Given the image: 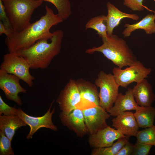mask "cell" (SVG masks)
<instances>
[{"label":"cell","mask_w":155,"mask_h":155,"mask_svg":"<svg viewBox=\"0 0 155 155\" xmlns=\"http://www.w3.org/2000/svg\"><path fill=\"white\" fill-rule=\"evenodd\" d=\"M45 9V14L38 20L30 23L21 31L13 32L6 37L5 43L9 52H16L31 46L40 39L53 36L51 28L63 21L46 5Z\"/></svg>","instance_id":"6da1fadb"},{"label":"cell","mask_w":155,"mask_h":155,"mask_svg":"<svg viewBox=\"0 0 155 155\" xmlns=\"http://www.w3.org/2000/svg\"><path fill=\"white\" fill-rule=\"evenodd\" d=\"M64 33L58 29L51 37L40 39L31 46L16 53L25 58L32 69L47 68L60 53Z\"/></svg>","instance_id":"7a4b0ae2"},{"label":"cell","mask_w":155,"mask_h":155,"mask_svg":"<svg viewBox=\"0 0 155 155\" xmlns=\"http://www.w3.org/2000/svg\"><path fill=\"white\" fill-rule=\"evenodd\" d=\"M101 38L102 44L101 45L88 49L85 52L90 54L100 52L121 68L129 66L137 61L133 52L123 39L113 34Z\"/></svg>","instance_id":"3957f363"},{"label":"cell","mask_w":155,"mask_h":155,"mask_svg":"<svg viewBox=\"0 0 155 155\" xmlns=\"http://www.w3.org/2000/svg\"><path fill=\"white\" fill-rule=\"evenodd\" d=\"M14 32H18L30 24L32 14L43 1L35 0H2Z\"/></svg>","instance_id":"277c9868"},{"label":"cell","mask_w":155,"mask_h":155,"mask_svg":"<svg viewBox=\"0 0 155 155\" xmlns=\"http://www.w3.org/2000/svg\"><path fill=\"white\" fill-rule=\"evenodd\" d=\"M30 65L26 60L16 52L5 54L0 66V69L16 75L25 82L30 87L34 85L35 77L29 71Z\"/></svg>","instance_id":"5b68a950"},{"label":"cell","mask_w":155,"mask_h":155,"mask_svg":"<svg viewBox=\"0 0 155 155\" xmlns=\"http://www.w3.org/2000/svg\"><path fill=\"white\" fill-rule=\"evenodd\" d=\"M95 84L99 88L100 106L107 112L113 106L119 94V86L113 74L103 71L98 73Z\"/></svg>","instance_id":"8992f818"},{"label":"cell","mask_w":155,"mask_h":155,"mask_svg":"<svg viewBox=\"0 0 155 155\" xmlns=\"http://www.w3.org/2000/svg\"><path fill=\"white\" fill-rule=\"evenodd\" d=\"M151 71V68L146 67L141 62L137 60L124 69L114 67L112 74L119 86L127 88L133 82L137 83L146 79Z\"/></svg>","instance_id":"52a82bcc"},{"label":"cell","mask_w":155,"mask_h":155,"mask_svg":"<svg viewBox=\"0 0 155 155\" xmlns=\"http://www.w3.org/2000/svg\"><path fill=\"white\" fill-rule=\"evenodd\" d=\"M54 102V100H53L45 114L39 117L30 116L26 114L20 108L17 109L16 115L30 127V131L26 136L27 139L32 138L33 135L42 127L49 128L54 131H57L58 128L53 123L52 120V116L55 111V108L51 112V108Z\"/></svg>","instance_id":"ba28073f"},{"label":"cell","mask_w":155,"mask_h":155,"mask_svg":"<svg viewBox=\"0 0 155 155\" xmlns=\"http://www.w3.org/2000/svg\"><path fill=\"white\" fill-rule=\"evenodd\" d=\"M82 111L87 133L90 135L108 126L106 120L110 118V115L100 106H94Z\"/></svg>","instance_id":"9c48e42d"},{"label":"cell","mask_w":155,"mask_h":155,"mask_svg":"<svg viewBox=\"0 0 155 155\" xmlns=\"http://www.w3.org/2000/svg\"><path fill=\"white\" fill-rule=\"evenodd\" d=\"M20 80L16 75L0 69V88L4 93L7 99L21 106L22 101L18 94L20 93H25L27 90L21 85Z\"/></svg>","instance_id":"30bf717a"},{"label":"cell","mask_w":155,"mask_h":155,"mask_svg":"<svg viewBox=\"0 0 155 155\" xmlns=\"http://www.w3.org/2000/svg\"><path fill=\"white\" fill-rule=\"evenodd\" d=\"M81 101L76 81L71 79L61 91L56 102L61 111L69 112L76 108Z\"/></svg>","instance_id":"8fae6325"},{"label":"cell","mask_w":155,"mask_h":155,"mask_svg":"<svg viewBox=\"0 0 155 155\" xmlns=\"http://www.w3.org/2000/svg\"><path fill=\"white\" fill-rule=\"evenodd\" d=\"M59 117L63 124L78 137H82L87 133L82 110L76 108L69 112L61 111Z\"/></svg>","instance_id":"7c38bea8"},{"label":"cell","mask_w":155,"mask_h":155,"mask_svg":"<svg viewBox=\"0 0 155 155\" xmlns=\"http://www.w3.org/2000/svg\"><path fill=\"white\" fill-rule=\"evenodd\" d=\"M125 136L118 130L108 126L90 135L88 142L90 146L93 148L107 147L112 146L116 140Z\"/></svg>","instance_id":"4fadbf2b"},{"label":"cell","mask_w":155,"mask_h":155,"mask_svg":"<svg viewBox=\"0 0 155 155\" xmlns=\"http://www.w3.org/2000/svg\"><path fill=\"white\" fill-rule=\"evenodd\" d=\"M112 126L125 135L129 137L135 136L139 127L132 112H122L112 120Z\"/></svg>","instance_id":"5bb4252c"},{"label":"cell","mask_w":155,"mask_h":155,"mask_svg":"<svg viewBox=\"0 0 155 155\" xmlns=\"http://www.w3.org/2000/svg\"><path fill=\"white\" fill-rule=\"evenodd\" d=\"M140 106L136 102L131 88H129L125 94L119 93L114 104L108 111L110 116L116 117L121 113L135 111Z\"/></svg>","instance_id":"9a60e30c"},{"label":"cell","mask_w":155,"mask_h":155,"mask_svg":"<svg viewBox=\"0 0 155 155\" xmlns=\"http://www.w3.org/2000/svg\"><path fill=\"white\" fill-rule=\"evenodd\" d=\"M132 89L135 101L140 106H151L155 100L152 86L146 79L137 83Z\"/></svg>","instance_id":"2e32d148"},{"label":"cell","mask_w":155,"mask_h":155,"mask_svg":"<svg viewBox=\"0 0 155 155\" xmlns=\"http://www.w3.org/2000/svg\"><path fill=\"white\" fill-rule=\"evenodd\" d=\"M106 5L108 12L106 20L108 35L113 34L114 29L119 26L122 19L127 18L137 21L139 19L137 14L123 12L110 2H108Z\"/></svg>","instance_id":"e0dca14e"},{"label":"cell","mask_w":155,"mask_h":155,"mask_svg":"<svg viewBox=\"0 0 155 155\" xmlns=\"http://www.w3.org/2000/svg\"><path fill=\"white\" fill-rule=\"evenodd\" d=\"M155 13L149 14L140 21L135 23L130 24L126 23L125 27L122 33L124 37L130 36L132 32L138 29L144 30L147 34L155 33Z\"/></svg>","instance_id":"ac0fdd59"},{"label":"cell","mask_w":155,"mask_h":155,"mask_svg":"<svg viewBox=\"0 0 155 155\" xmlns=\"http://www.w3.org/2000/svg\"><path fill=\"white\" fill-rule=\"evenodd\" d=\"M76 81L81 100H85L94 106H100L99 92L96 86L82 79Z\"/></svg>","instance_id":"d6986e66"},{"label":"cell","mask_w":155,"mask_h":155,"mask_svg":"<svg viewBox=\"0 0 155 155\" xmlns=\"http://www.w3.org/2000/svg\"><path fill=\"white\" fill-rule=\"evenodd\" d=\"M27 125L18 116L0 115V130L11 141L16 131Z\"/></svg>","instance_id":"ffe728a7"},{"label":"cell","mask_w":155,"mask_h":155,"mask_svg":"<svg viewBox=\"0 0 155 155\" xmlns=\"http://www.w3.org/2000/svg\"><path fill=\"white\" fill-rule=\"evenodd\" d=\"M139 127L146 128L153 126L155 119V108L140 106L133 113Z\"/></svg>","instance_id":"44dd1931"},{"label":"cell","mask_w":155,"mask_h":155,"mask_svg":"<svg viewBox=\"0 0 155 155\" xmlns=\"http://www.w3.org/2000/svg\"><path fill=\"white\" fill-rule=\"evenodd\" d=\"M85 28L86 30L91 28L95 30L101 38L107 37L106 16L101 15L91 18L86 23Z\"/></svg>","instance_id":"7402d4cb"},{"label":"cell","mask_w":155,"mask_h":155,"mask_svg":"<svg viewBox=\"0 0 155 155\" xmlns=\"http://www.w3.org/2000/svg\"><path fill=\"white\" fill-rule=\"evenodd\" d=\"M129 141V137L125 136L118 139L116 142L110 146L93 148L91 155H117L122 147Z\"/></svg>","instance_id":"603a6c76"},{"label":"cell","mask_w":155,"mask_h":155,"mask_svg":"<svg viewBox=\"0 0 155 155\" xmlns=\"http://www.w3.org/2000/svg\"><path fill=\"white\" fill-rule=\"evenodd\" d=\"M46 1L53 4L57 11V14L63 20L67 19L71 13V4L69 0H35Z\"/></svg>","instance_id":"cb8c5ba5"},{"label":"cell","mask_w":155,"mask_h":155,"mask_svg":"<svg viewBox=\"0 0 155 155\" xmlns=\"http://www.w3.org/2000/svg\"><path fill=\"white\" fill-rule=\"evenodd\" d=\"M135 137L139 142L155 146V126L138 131Z\"/></svg>","instance_id":"d4e9b609"},{"label":"cell","mask_w":155,"mask_h":155,"mask_svg":"<svg viewBox=\"0 0 155 155\" xmlns=\"http://www.w3.org/2000/svg\"><path fill=\"white\" fill-rule=\"evenodd\" d=\"M0 155H14L11 146V141L2 131L0 130Z\"/></svg>","instance_id":"484cf974"},{"label":"cell","mask_w":155,"mask_h":155,"mask_svg":"<svg viewBox=\"0 0 155 155\" xmlns=\"http://www.w3.org/2000/svg\"><path fill=\"white\" fill-rule=\"evenodd\" d=\"M152 146L139 142L137 141L133 145L132 155H147Z\"/></svg>","instance_id":"4316f807"},{"label":"cell","mask_w":155,"mask_h":155,"mask_svg":"<svg viewBox=\"0 0 155 155\" xmlns=\"http://www.w3.org/2000/svg\"><path fill=\"white\" fill-rule=\"evenodd\" d=\"M123 5L133 11H140L144 8L152 11L143 4V0H123Z\"/></svg>","instance_id":"83f0119b"},{"label":"cell","mask_w":155,"mask_h":155,"mask_svg":"<svg viewBox=\"0 0 155 155\" xmlns=\"http://www.w3.org/2000/svg\"><path fill=\"white\" fill-rule=\"evenodd\" d=\"M0 20L5 27L11 33L14 32L13 30L5 10L2 0H0Z\"/></svg>","instance_id":"f1b7e54d"},{"label":"cell","mask_w":155,"mask_h":155,"mask_svg":"<svg viewBox=\"0 0 155 155\" xmlns=\"http://www.w3.org/2000/svg\"><path fill=\"white\" fill-rule=\"evenodd\" d=\"M17 109L7 104L0 96V115H16Z\"/></svg>","instance_id":"f546056e"},{"label":"cell","mask_w":155,"mask_h":155,"mask_svg":"<svg viewBox=\"0 0 155 155\" xmlns=\"http://www.w3.org/2000/svg\"><path fill=\"white\" fill-rule=\"evenodd\" d=\"M133 145L128 141L122 147L117 155H131L133 149Z\"/></svg>","instance_id":"4dcf8cb0"},{"label":"cell","mask_w":155,"mask_h":155,"mask_svg":"<svg viewBox=\"0 0 155 155\" xmlns=\"http://www.w3.org/2000/svg\"><path fill=\"white\" fill-rule=\"evenodd\" d=\"M12 33L11 32L5 27L2 22L0 21V35L3 34L5 35L6 37L9 36Z\"/></svg>","instance_id":"1f68e13d"}]
</instances>
